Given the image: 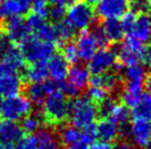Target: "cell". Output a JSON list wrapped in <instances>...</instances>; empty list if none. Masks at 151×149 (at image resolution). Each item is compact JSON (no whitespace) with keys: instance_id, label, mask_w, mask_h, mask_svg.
Listing matches in <instances>:
<instances>
[{"instance_id":"obj_25","label":"cell","mask_w":151,"mask_h":149,"mask_svg":"<svg viewBox=\"0 0 151 149\" xmlns=\"http://www.w3.org/2000/svg\"><path fill=\"white\" fill-rule=\"evenodd\" d=\"M55 30V43L56 46H61L63 43L72 41L75 36V30L66 22V20H62L54 23Z\"/></svg>"},{"instance_id":"obj_9","label":"cell","mask_w":151,"mask_h":149,"mask_svg":"<svg viewBox=\"0 0 151 149\" xmlns=\"http://www.w3.org/2000/svg\"><path fill=\"white\" fill-rule=\"evenodd\" d=\"M0 60L6 62L14 71H20L25 66L24 58L21 54L19 45L7 40L6 37L0 42Z\"/></svg>"},{"instance_id":"obj_12","label":"cell","mask_w":151,"mask_h":149,"mask_svg":"<svg viewBox=\"0 0 151 149\" xmlns=\"http://www.w3.org/2000/svg\"><path fill=\"white\" fill-rule=\"evenodd\" d=\"M89 86H96L105 89L109 93H116L119 92L122 86V80L120 74L113 70H108L101 74H93L89 78Z\"/></svg>"},{"instance_id":"obj_11","label":"cell","mask_w":151,"mask_h":149,"mask_svg":"<svg viewBox=\"0 0 151 149\" xmlns=\"http://www.w3.org/2000/svg\"><path fill=\"white\" fill-rule=\"evenodd\" d=\"M128 11V0H99L95 12L101 19H119Z\"/></svg>"},{"instance_id":"obj_15","label":"cell","mask_w":151,"mask_h":149,"mask_svg":"<svg viewBox=\"0 0 151 149\" xmlns=\"http://www.w3.org/2000/svg\"><path fill=\"white\" fill-rule=\"evenodd\" d=\"M46 64H47L49 76L52 80L60 82V81H63L66 79L70 64L66 62V59L62 55L55 53L46 60Z\"/></svg>"},{"instance_id":"obj_28","label":"cell","mask_w":151,"mask_h":149,"mask_svg":"<svg viewBox=\"0 0 151 149\" xmlns=\"http://www.w3.org/2000/svg\"><path fill=\"white\" fill-rule=\"evenodd\" d=\"M107 117L114 121L117 125L128 123L130 120V110L129 108H127L126 105H124L122 102L120 103L116 102L113 109L110 110Z\"/></svg>"},{"instance_id":"obj_40","label":"cell","mask_w":151,"mask_h":149,"mask_svg":"<svg viewBox=\"0 0 151 149\" xmlns=\"http://www.w3.org/2000/svg\"><path fill=\"white\" fill-rule=\"evenodd\" d=\"M89 149H113V145L108 141L104 140L94 141L92 144V147Z\"/></svg>"},{"instance_id":"obj_39","label":"cell","mask_w":151,"mask_h":149,"mask_svg":"<svg viewBox=\"0 0 151 149\" xmlns=\"http://www.w3.org/2000/svg\"><path fill=\"white\" fill-rule=\"evenodd\" d=\"M113 149H139V148H137L131 141L120 139L116 145L113 146Z\"/></svg>"},{"instance_id":"obj_46","label":"cell","mask_w":151,"mask_h":149,"mask_svg":"<svg viewBox=\"0 0 151 149\" xmlns=\"http://www.w3.org/2000/svg\"><path fill=\"white\" fill-rule=\"evenodd\" d=\"M4 34H2V30H1V24H0V42L2 41V38H4Z\"/></svg>"},{"instance_id":"obj_6","label":"cell","mask_w":151,"mask_h":149,"mask_svg":"<svg viewBox=\"0 0 151 149\" xmlns=\"http://www.w3.org/2000/svg\"><path fill=\"white\" fill-rule=\"evenodd\" d=\"M0 24H1L4 36L16 44H19L25 37L31 35L25 19L22 18V16H13V17L6 18L4 19V22Z\"/></svg>"},{"instance_id":"obj_42","label":"cell","mask_w":151,"mask_h":149,"mask_svg":"<svg viewBox=\"0 0 151 149\" xmlns=\"http://www.w3.org/2000/svg\"><path fill=\"white\" fill-rule=\"evenodd\" d=\"M72 0H50V6H58V7H63L67 8V6L71 4Z\"/></svg>"},{"instance_id":"obj_33","label":"cell","mask_w":151,"mask_h":149,"mask_svg":"<svg viewBox=\"0 0 151 149\" xmlns=\"http://www.w3.org/2000/svg\"><path fill=\"white\" fill-rule=\"evenodd\" d=\"M97 139V132L95 124H92L81 129V143L85 145L93 144Z\"/></svg>"},{"instance_id":"obj_17","label":"cell","mask_w":151,"mask_h":149,"mask_svg":"<svg viewBox=\"0 0 151 149\" xmlns=\"http://www.w3.org/2000/svg\"><path fill=\"white\" fill-rule=\"evenodd\" d=\"M22 84L23 81L18 72L0 77V98L7 99L19 94L22 91Z\"/></svg>"},{"instance_id":"obj_41","label":"cell","mask_w":151,"mask_h":149,"mask_svg":"<svg viewBox=\"0 0 151 149\" xmlns=\"http://www.w3.org/2000/svg\"><path fill=\"white\" fill-rule=\"evenodd\" d=\"M16 72H17V71L13 70L9 65H7L6 62L0 60V77L6 76V74H16Z\"/></svg>"},{"instance_id":"obj_21","label":"cell","mask_w":151,"mask_h":149,"mask_svg":"<svg viewBox=\"0 0 151 149\" xmlns=\"http://www.w3.org/2000/svg\"><path fill=\"white\" fill-rule=\"evenodd\" d=\"M109 43L117 44L125 38V31L119 19H105L101 24Z\"/></svg>"},{"instance_id":"obj_4","label":"cell","mask_w":151,"mask_h":149,"mask_svg":"<svg viewBox=\"0 0 151 149\" xmlns=\"http://www.w3.org/2000/svg\"><path fill=\"white\" fill-rule=\"evenodd\" d=\"M19 48L25 62H46L56 52V44L42 41L34 35H29L19 44Z\"/></svg>"},{"instance_id":"obj_32","label":"cell","mask_w":151,"mask_h":149,"mask_svg":"<svg viewBox=\"0 0 151 149\" xmlns=\"http://www.w3.org/2000/svg\"><path fill=\"white\" fill-rule=\"evenodd\" d=\"M89 86V84H88ZM109 95V92L105 89L96 86H89L87 89V98L91 99L94 103H99Z\"/></svg>"},{"instance_id":"obj_22","label":"cell","mask_w":151,"mask_h":149,"mask_svg":"<svg viewBox=\"0 0 151 149\" xmlns=\"http://www.w3.org/2000/svg\"><path fill=\"white\" fill-rule=\"evenodd\" d=\"M95 126L97 138L101 140L111 143L118 138V125L108 117H101V120Z\"/></svg>"},{"instance_id":"obj_5","label":"cell","mask_w":151,"mask_h":149,"mask_svg":"<svg viewBox=\"0 0 151 149\" xmlns=\"http://www.w3.org/2000/svg\"><path fill=\"white\" fill-rule=\"evenodd\" d=\"M32 111L33 104L30 102V100L25 95H21L20 93L7 98L4 101H2L1 116L4 120L18 122Z\"/></svg>"},{"instance_id":"obj_36","label":"cell","mask_w":151,"mask_h":149,"mask_svg":"<svg viewBox=\"0 0 151 149\" xmlns=\"http://www.w3.org/2000/svg\"><path fill=\"white\" fill-rule=\"evenodd\" d=\"M58 90L62 92L67 98H74V96L78 95V93H80V91L71 82L65 81V80L58 82Z\"/></svg>"},{"instance_id":"obj_18","label":"cell","mask_w":151,"mask_h":149,"mask_svg":"<svg viewBox=\"0 0 151 149\" xmlns=\"http://www.w3.org/2000/svg\"><path fill=\"white\" fill-rule=\"evenodd\" d=\"M66 78L68 79L67 81L71 82L81 92L87 88L89 78H91V72L87 67H85L84 65L74 64L68 68Z\"/></svg>"},{"instance_id":"obj_13","label":"cell","mask_w":151,"mask_h":149,"mask_svg":"<svg viewBox=\"0 0 151 149\" xmlns=\"http://www.w3.org/2000/svg\"><path fill=\"white\" fill-rule=\"evenodd\" d=\"M49 78V70L46 62H31L22 69L21 79L23 82H43Z\"/></svg>"},{"instance_id":"obj_1","label":"cell","mask_w":151,"mask_h":149,"mask_svg":"<svg viewBox=\"0 0 151 149\" xmlns=\"http://www.w3.org/2000/svg\"><path fill=\"white\" fill-rule=\"evenodd\" d=\"M98 112L97 105L92 100L84 95H76L68 101V117L70 124L77 128H84L95 124Z\"/></svg>"},{"instance_id":"obj_31","label":"cell","mask_w":151,"mask_h":149,"mask_svg":"<svg viewBox=\"0 0 151 149\" xmlns=\"http://www.w3.org/2000/svg\"><path fill=\"white\" fill-rule=\"evenodd\" d=\"M128 9L136 14H148L150 10V0H130Z\"/></svg>"},{"instance_id":"obj_19","label":"cell","mask_w":151,"mask_h":149,"mask_svg":"<svg viewBox=\"0 0 151 149\" xmlns=\"http://www.w3.org/2000/svg\"><path fill=\"white\" fill-rule=\"evenodd\" d=\"M24 133L21 126L17 122L4 120L0 123V141H4L8 144H16L21 137H23Z\"/></svg>"},{"instance_id":"obj_44","label":"cell","mask_w":151,"mask_h":149,"mask_svg":"<svg viewBox=\"0 0 151 149\" xmlns=\"http://www.w3.org/2000/svg\"><path fill=\"white\" fill-rule=\"evenodd\" d=\"M0 149H13V145L4 141H0Z\"/></svg>"},{"instance_id":"obj_29","label":"cell","mask_w":151,"mask_h":149,"mask_svg":"<svg viewBox=\"0 0 151 149\" xmlns=\"http://www.w3.org/2000/svg\"><path fill=\"white\" fill-rule=\"evenodd\" d=\"M60 47H61V52H62L61 55L66 59V62H68V64L74 65V64H77V62H78L80 58H78L77 50H76V46L74 42H72V41L65 42V43H63Z\"/></svg>"},{"instance_id":"obj_20","label":"cell","mask_w":151,"mask_h":149,"mask_svg":"<svg viewBox=\"0 0 151 149\" xmlns=\"http://www.w3.org/2000/svg\"><path fill=\"white\" fill-rule=\"evenodd\" d=\"M39 149H63L56 133L49 127H42L34 133Z\"/></svg>"},{"instance_id":"obj_37","label":"cell","mask_w":151,"mask_h":149,"mask_svg":"<svg viewBox=\"0 0 151 149\" xmlns=\"http://www.w3.org/2000/svg\"><path fill=\"white\" fill-rule=\"evenodd\" d=\"M49 4H50V0H32L31 10L40 16L47 18Z\"/></svg>"},{"instance_id":"obj_3","label":"cell","mask_w":151,"mask_h":149,"mask_svg":"<svg viewBox=\"0 0 151 149\" xmlns=\"http://www.w3.org/2000/svg\"><path fill=\"white\" fill-rule=\"evenodd\" d=\"M65 20L75 31L89 29L96 23L95 9L86 0H74L67 6Z\"/></svg>"},{"instance_id":"obj_14","label":"cell","mask_w":151,"mask_h":149,"mask_svg":"<svg viewBox=\"0 0 151 149\" xmlns=\"http://www.w3.org/2000/svg\"><path fill=\"white\" fill-rule=\"evenodd\" d=\"M32 0H4L0 4V18L23 16L31 10Z\"/></svg>"},{"instance_id":"obj_47","label":"cell","mask_w":151,"mask_h":149,"mask_svg":"<svg viewBox=\"0 0 151 149\" xmlns=\"http://www.w3.org/2000/svg\"><path fill=\"white\" fill-rule=\"evenodd\" d=\"M1 110H2V100L0 98V117H1Z\"/></svg>"},{"instance_id":"obj_2","label":"cell","mask_w":151,"mask_h":149,"mask_svg":"<svg viewBox=\"0 0 151 149\" xmlns=\"http://www.w3.org/2000/svg\"><path fill=\"white\" fill-rule=\"evenodd\" d=\"M41 105L40 113L44 124L49 126L62 124L68 117V98L59 90L46 95Z\"/></svg>"},{"instance_id":"obj_16","label":"cell","mask_w":151,"mask_h":149,"mask_svg":"<svg viewBox=\"0 0 151 149\" xmlns=\"http://www.w3.org/2000/svg\"><path fill=\"white\" fill-rule=\"evenodd\" d=\"M150 19L148 14H137L134 25L126 34V36L146 44L150 36Z\"/></svg>"},{"instance_id":"obj_23","label":"cell","mask_w":151,"mask_h":149,"mask_svg":"<svg viewBox=\"0 0 151 149\" xmlns=\"http://www.w3.org/2000/svg\"><path fill=\"white\" fill-rule=\"evenodd\" d=\"M151 115V96L149 91H143L140 99L134 106L130 109L131 118H147L149 120Z\"/></svg>"},{"instance_id":"obj_45","label":"cell","mask_w":151,"mask_h":149,"mask_svg":"<svg viewBox=\"0 0 151 149\" xmlns=\"http://www.w3.org/2000/svg\"><path fill=\"white\" fill-rule=\"evenodd\" d=\"M86 1H87L88 4H96L99 0H86Z\"/></svg>"},{"instance_id":"obj_26","label":"cell","mask_w":151,"mask_h":149,"mask_svg":"<svg viewBox=\"0 0 151 149\" xmlns=\"http://www.w3.org/2000/svg\"><path fill=\"white\" fill-rule=\"evenodd\" d=\"M44 125V121L42 118L41 113H29L21 120V128L24 134L31 135L37 133L40 128H42Z\"/></svg>"},{"instance_id":"obj_7","label":"cell","mask_w":151,"mask_h":149,"mask_svg":"<svg viewBox=\"0 0 151 149\" xmlns=\"http://www.w3.org/2000/svg\"><path fill=\"white\" fill-rule=\"evenodd\" d=\"M116 62L114 47H101L88 60V70L93 74H101L110 70Z\"/></svg>"},{"instance_id":"obj_43","label":"cell","mask_w":151,"mask_h":149,"mask_svg":"<svg viewBox=\"0 0 151 149\" xmlns=\"http://www.w3.org/2000/svg\"><path fill=\"white\" fill-rule=\"evenodd\" d=\"M65 149H89L87 145H85L83 143H75V144H72V145L65 146Z\"/></svg>"},{"instance_id":"obj_8","label":"cell","mask_w":151,"mask_h":149,"mask_svg":"<svg viewBox=\"0 0 151 149\" xmlns=\"http://www.w3.org/2000/svg\"><path fill=\"white\" fill-rule=\"evenodd\" d=\"M150 122L147 118H131L129 122V139L137 148L147 149L150 143Z\"/></svg>"},{"instance_id":"obj_10","label":"cell","mask_w":151,"mask_h":149,"mask_svg":"<svg viewBox=\"0 0 151 149\" xmlns=\"http://www.w3.org/2000/svg\"><path fill=\"white\" fill-rule=\"evenodd\" d=\"M74 43L77 50L78 58L82 62H88L93 55L96 53V50L99 48L94 34L88 29L82 30L76 36Z\"/></svg>"},{"instance_id":"obj_35","label":"cell","mask_w":151,"mask_h":149,"mask_svg":"<svg viewBox=\"0 0 151 149\" xmlns=\"http://www.w3.org/2000/svg\"><path fill=\"white\" fill-rule=\"evenodd\" d=\"M65 13H66V8L58 7V6H50L49 10H47V18L53 23H55V22H60V21L64 20Z\"/></svg>"},{"instance_id":"obj_30","label":"cell","mask_w":151,"mask_h":149,"mask_svg":"<svg viewBox=\"0 0 151 149\" xmlns=\"http://www.w3.org/2000/svg\"><path fill=\"white\" fill-rule=\"evenodd\" d=\"M46 19L47 18L40 16V14H38V13L35 12L30 13L29 16L27 17V19H25L27 25H28V28L30 30V33H33V34L37 33L39 30L41 29L43 25L47 22Z\"/></svg>"},{"instance_id":"obj_38","label":"cell","mask_w":151,"mask_h":149,"mask_svg":"<svg viewBox=\"0 0 151 149\" xmlns=\"http://www.w3.org/2000/svg\"><path fill=\"white\" fill-rule=\"evenodd\" d=\"M93 34H94V36L96 38L97 43H98V46H99V48L101 47H107L109 45V41L107 40V37H106L105 33H104V31L101 29V25H96L94 29H93Z\"/></svg>"},{"instance_id":"obj_27","label":"cell","mask_w":151,"mask_h":149,"mask_svg":"<svg viewBox=\"0 0 151 149\" xmlns=\"http://www.w3.org/2000/svg\"><path fill=\"white\" fill-rule=\"evenodd\" d=\"M25 96L30 100V102L34 105L41 106L42 102L45 99L46 94L45 89L42 82H32L29 83L24 89Z\"/></svg>"},{"instance_id":"obj_34","label":"cell","mask_w":151,"mask_h":149,"mask_svg":"<svg viewBox=\"0 0 151 149\" xmlns=\"http://www.w3.org/2000/svg\"><path fill=\"white\" fill-rule=\"evenodd\" d=\"M13 149H39L34 134L21 137L16 143V146H13Z\"/></svg>"},{"instance_id":"obj_24","label":"cell","mask_w":151,"mask_h":149,"mask_svg":"<svg viewBox=\"0 0 151 149\" xmlns=\"http://www.w3.org/2000/svg\"><path fill=\"white\" fill-rule=\"evenodd\" d=\"M56 135L62 146H68L81 141V129L72 124H60Z\"/></svg>"}]
</instances>
